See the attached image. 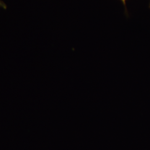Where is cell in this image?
I'll list each match as a JSON object with an SVG mask.
<instances>
[{"label":"cell","instance_id":"1","mask_svg":"<svg viewBox=\"0 0 150 150\" xmlns=\"http://www.w3.org/2000/svg\"><path fill=\"white\" fill-rule=\"evenodd\" d=\"M0 7H2V8H4V9H6L7 8V6L1 0H0Z\"/></svg>","mask_w":150,"mask_h":150},{"label":"cell","instance_id":"2","mask_svg":"<svg viewBox=\"0 0 150 150\" xmlns=\"http://www.w3.org/2000/svg\"><path fill=\"white\" fill-rule=\"evenodd\" d=\"M122 2V3H123V5L125 6H126V0H121Z\"/></svg>","mask_w":150,"mask_h":150},{"label":"cell","instance_id":"3","mask_svg":"<svg viewBox=\"0 0 150 150\" xmlns=\"http://www.w3.org/2000/svg\"></svg>","mask_w":150,"mask_h":150}]
</instances>
